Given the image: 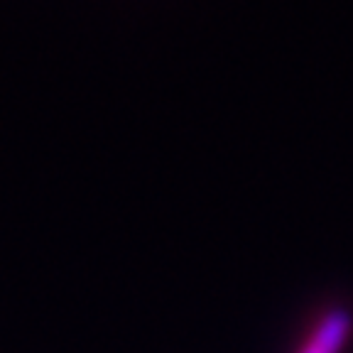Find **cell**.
Segmentation results:
<instances>
[{
    "label": "cell",
    "mask_w": 353,
    "mask_h": 353,
    "mask_svg": "<svg viewBox=\"0 0 353 353\" xmlns=\"http://www.w3.org/2000/svg\"><path fill=\"white\" fill-rule=\"evenodd\" d=\"M353 336V316L348 309H329L309 331L294 353H341Z\"/></svg>",
    "instance_id": "6da1fadb"
}]
</instances>
